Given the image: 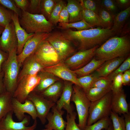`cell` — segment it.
Instances as JSON below:
<instances>
[{"instance_id": "6da1fadb", "label": "cell", "mask_w": 130, "mask_h": 130, "mask_svg": "<svg viewBox=\"0 0 130 130\" xmlns=\"http://www.w3.org/2000/svg\"><path fill=\"white\" fill-rule=\"evenodd\" d=\"M61 32L79 51L89 49L101 45L115 34L111 29L100 27L77 31L68 29L63 30Z\"/></svg>"}, {"instance_id": "7a4b0ae2", "label": "cell", "mask_w": 130, "mask_h": 130, "mask_svg": "<svg viewBox=\"0 0 130 130\" xmlns=\"http://www.w3.org/2000/svg\"><path fill=\"white\" fill-rule=\"evenodd\" d=\"M130 51L129 35L111 37L96 49L95 57L105 61L115 58L127 57Z\"/></svg>"}, {"instance_id": "3957f363", "label": "cell", "mask_w": 130, "mask_h": 130, "mask_svg": "<svg viewBox=\"0 0 130 130\" xmlns=\"http://www.w3.org/2000/svg\"><path fill=\"white\" fill-rule=\"evenodd\" d=\"M17 47L15 48L8 52L7 58L2 66L6 90L12 95L17 85L20 68L17 60Z\"/></svg>"}, {"instance_id": "277c9868", "label": "cell", "mask_w": 130, "mask_h": 130, "mask_svg": "<svg viewBox=\"0 0 130 130\" xmlns=\"http://www.w3.org/2000/svg\"><path fill=\"white\" fill-rule=\"evenodd\" d=\"M19 21L21 26L29 33H50L53 28V25L41 14L22 11Z\"/></svg>"}, {"instance_id": "5b68a950", "label": "cell", "mask_w": 130, "mask_h": 130, "mask_svg": "<svg viewBox=\"0 0 130 130\" xmlns=\"http://www.w3.org/2000/svg\"><path fill=\"white\" fill-rule=\"evenodd\" d=\"M71 101L75 103L78 118L77 125L81 130H84L87 125L89 115V110L91 102L80 87L74 84Z\"/></svg>"}, {"instance_id": "8992f818", "label": "cell", "mask_w": 130, "mask_h": 130, "mask_svg": "<svg viewBox=\"0 0 130 130\" xmlns=\"http://www.w3.org/2000/svg\"><path fill=\"white\" fill-rule=\"evenodd\" d=\"M112 94L111 91L100 99L91 102L86 125H91L103 118L110 117L112 111L111 101Z\"/></svg>"}, {"instance_id": "52a82bcc", "label": "cell", "mask_w": 130, "mask_h": 130, "mask_svg": "<svg viewBox=\"0 0 130 130\" xmlns=\"http://www.w3.org/2000/svg\"><path fill=\"white\" fill-rule=\"evenodd\" d=\"M46 40L54 49L59 57L60 62H64L76 52L73 44L65 37L61 32H51Z\"/></svg>"}, {"instance_id": "ba28073f", "label": "cell", "mask_w": 130, "mask_h": 130, "mask_svg": "<svg viewBox=\"0 0 130 130\" xmlns=\"http://www.w3.org/2000/svg\"><path fill=\"white\" fill-rule=\"evenodd\" d=\"M34 53L37 61L45 68L53 65L60 62L54 49L46 39L40 43Z\"/></svg>"}, {"instance_id": "9c48e42d", "label": "cell", "mask_w": 130, "mask_h": 130, "mask_svg": "<svg viewBox=\"0 0 130 130\" xmlns=\"http://www.w3.org/2000/svg\"><path fill=\"white\" fill-rule=\"evenodd\" d=\"M40 78L38 74L25 77L18 83L13 97L23 103L38 84Z\"/></svg>"}, {"instance_id": "30bf717a", "label": "cell", "mask_w": 130, "mask_h": 130, "mask_svg": "<svg viewBox=\"0 0 130 130\" xmlns=\"http://www.w3.org/2000/svg\"><path fill=\"white\" fill-rule=\"evenodd\" d=\"M99 46H97L87 50L79 51L68 58L64 62L72 71L80 69L86 65L94 57L95 51Z\"/></svg>"}, {"instance_id": "8fae6325", "label": "cell", "mask_w": 130, "mask_h": 130, "mask_svg": "<svg viewBox=\"0 0 130 130\" xmlns=\"http://www.w3.org/2000/svg\"><path fill=\"white\" fill-rule=\"evenodd\" d=\"M12 111L8 113L0 120V130H34L36 127V119L34 120L33 124L27 126L30 123V117L25 115L21 121L17 122L14 121Z\"/></svg>"}, {"instance_id": "7c38bea8", "label": "cell", "mask_w": 130, "mask_h": 130, "mask_svg": "<svg viewBox=\"0 0 130 130\" xmlns=\"http://www.w3.org/2000/svg\"><path fill=\"white\" fill-rule=\"evenodd\" d=\"M27 99L31 101L36 110L38 117L44 125L46 121V117L50 109L55 104L42 95L33 91L31 93Z\"/></svg>"}, {"instance_id": "4fadbf2b", "label": "cell", "mask_w": 130, "mask_h": 130, "mask_svg": "<svg viewBox=\"0 0 130 130\" xmlns=\"http://www.w3.org/2000/svg\"><path fill=\"white\" fill-rule=\"evenodd\" d=\"M50 33L43 32L35 33L26 42L21 53L17 55V60L20 68L25 59L34 52L40 43L47 39Z\"/></svg>"}, {"instance_id": "5bb4252c", "label": "cell", "mask_w": 130, "mask_h": 130, "mask_svg": "<svg viewBox=\"0 0 130 130\" xmlns=\"http://www.w3.org/2000/svg\"><path fill=\"white\" fill-rule=\"evenodd\" d=\"M42 71L50 73L64 81L70 82L81 87L76 75L64 62H60L53 65L45 67Z\"/></svg>"}, {"instance_id": "9a60e30c", "label": "cell", "mask_w": 130, "mask_h": 130, "mask_svg": "<svg viewBox=\"0 0 130 130\" xmlns=\"http://www.w3.org/2000/svg\"><path fill=\"white\" fill-rule=\"evenodd\" d=\"M12 111L20 121L24 118L25 113L29 114L33 119H36L38 116L35 108L32 102L27 99L23 103L19 101L13 97L12 99Z\"/></svg>"}, {"instance_id": "2e32d148", "label": "cell", "mask_w": 130, "mask_h": 130, "mask_svg": "<svg viewBox=\"0 0 130 130\" xmlns=\"http://www.w3.org/2000/svg\"><path fill=\"white\" fill-rule=\"evenodd\" d=\"M17 40L13 22L4 28L0 38V47L5 52L17 47Z\"/></svg>"}, {"instance_id": "e0dca14e", "label": "cell", "mask_w": 130, "mask_h": 130, "mask_svg": "<svg viewBox=\"0 0 130 130\" xmlns=\"http://www.w3.org/2000/svg\"><path fill=\"white\" fill-rule=\"evenodd\" d=\"M22 65V68L19 73L18 83L25 77L37 74L45 68L37 61L34 53L25 59Z\"/></svg>"}, {"instance_id": "ac0fdd59", "label": "cell", "mask_w": 130, "mask_h": 130, "mask_svg": "<svg viewBox=\"0 0 130 130\" xmlns=\"http://www.w3.org/2000/svg\"><path fill=\"white\" fill-rule=\"evenodd\" d=\"M63 90L59 99L56 104V108L61 110L62 108L66 110L67 114H70L74 110L73 105L71 104V98L73 91V83L64 81Z\"/></svg>"}, {"instance_id": "d6986e66", "label": "cell", "mask_w": 130, "mask_h": 130, "mask_svg": "<svg viewBox=\"0 0 130 130\" xmlns=\"http://www.w3.org/2000/svg\"><path fill=\"white\" fill-rule=\"evenodd\" d=\"M52 112H49L46 117L48 123L45 127L52 130H65L67 122L64 119L62 115L64 111L58 110L55 104L52 108Z\"/></svg>"}, {"instance_id": "ffe728a7", "label": "cell", "mask_w": 130, "mask_h": 130, "mask_svg": "<svg viewBox=\"0 0 130 130\" xmlns=\"http://www.w3.org/2000/svg\"><path fill=\"white\" fill-rule=\"evenodd\" d=\"M112 111L120 115L129 113V105L126 96L123 89L112 94L111 101Z\"/></svg>"}, {"instance_id": "44dd1931", "label": "cell", "mask_w": 130, "mask_h": 130, "mask_svg": "<svg viewBox=\"0 0 130 130\" xmlns=\"http://www.w3.org/2000/svg\"><path fill=\"white\" fill-rule=\"evenodd\" d=\"M18 16L15 13L13 14L12 16V21L14 25L17 40V55L21 53L26 43L35 34L27 33L22 27L20 24Z\"/></svg>"}, {"instance_id": "7402d4cb", "label": "cell", "mask_w": 130, "mask_h": 130, "mask_svg": "<svg viewBox=\"0 0 130 130\" xmlns=\"http://www.w3.org/2000/svg\"><path fill=\"white\" fill-rule=\"evenodd\" d=\"M127 57H118L106 61L94 74L97 77H107L116 69Z\"/></svg>"}, {"instance_id": "603a6c76", "label": "cell", "mask_w": 130, "mask_h": 130, "mask_svg": "<svg viewBox=\"0 0 130 130\" xmlns=\"http://www.w3.org/2000/svg\"><path fill=\"white\" fill-rule=\"evenodd\" d=\"M64 83L59 80L51 85L39 94L49 101L55 104L62 93Z\"/></svg>"}, {"instance_id": "cb8c5ba5", "label": "cell", "mask_w": 130, "mask_h": 130, "mask_svg": "<svg viewBox=\"0 0 130 130\" xmlns=\"http://www.w3.org/2000/svg\"><path fill=\"white\" fill-rule=\"evenodd\" d=\"M67 1L66 6L69 15V23L75 22L83 20V8L79 0Z\"/></svg>"}, {"instance_id": "d4e9b609", "label": "cell", "mask_w": 130, "mask_h": 130, "mask_svg": "<svg viewBox=\"0 0 130 130\" xmlns=\"http://www.w3.org/2000/svg\"><path fill=\"white\" fill-rule=\"evenodd\" d=\"M40 79L39 82L33 91L39 94L60 79L52 74L42 71L38 74Z\"/></svg>"}, {"instance_id": "484cf974", "label": "cell", "mask_w": 130, "mask_h": 130, "mask_svg": "<svg viewBox=\"0 0 130 130\" xmlns=\"http://www.w3.org/2000/svg\"><path fill=\"white\" fill-rule=\"evenodd\" d=\"M130 15V6L113 16V24L111 29L115 34H120Z\"/></svg>"}, {"instance_id": "4316f807", "label": "cell", "mask_w": 130, "mask_h": 130, "mask_svg": "<svg viewBox=\"0 0 130 130\" xmlns=\"http://www.w3.org/2000/svg\"><path fill=\"white\" fill-rule=\"evenodd\" d=\"M105 61L104 60L97 59L94 57L84 66L73 71L79 77L88 75L96 71Z\"/></svg>"}, {"instance_id": "83f0119b", "label": "cell", "mask_w": 130, "mask_h": 130, "mask_svg": "<svg viewBox=\"0 0 130 130\" xmlns=\"http://www.w3.org/2000/svg\"><path fill=\"white\" fill-rule=\"evenodd\" d=\"M13 95L6 91L0 94V120L12 111Z\"/></svg>"}, {"instance_id": "f1b7e54d", "label": "cell", "mask_w": 130, "mask_h": 130, "mask_svg": "<svg viewBox=\"0 0 130 130\" xmlns=\"http://www.w3.org/2000/svg\"><path fill=\"white\" fill-rule=\"evenodd\" d=\"M98 14L102 28L111 29L113 24V16L100 5L98 10Z\"/></svg>"}, {"instance_id": "f546056e", "label": "cell", "mask_w": 130, "mask_h": 130, "mask_svg": "<svg viewBox=\"0 0 130 130\" xmlns=\"http://www.w3.org/2000/svg\"><path fill=\"white\" fill-rule=\"evenodd\" d=\"M83 20L90 25L102 28L98 14L93 11L83 8Z\"/></svg>"}, {"instance_id": "4dcf8cb0", "label": "cell", "mask_w": 130, "mask_h": 130, "mask_svg": "<svg viewBox=\"0 0 130 130\" xmlns=\"http://www.w3.org/2000/svg\"><path fill=\"white\" fill-rule=\"evenodd\" d=\"M95 26L91 25L86 22L83 20L80 21L72 23H59L58 27L63 30L73 28L78 31H81L93 28Z\"/></svg>"}, {"instance_id": "1f68e13d", "label": "cell", "mask_w": 130, "mask_h": 130, "mask_svg": "<svg viewBox=\"0 0 130 130\" xmlns=\"http://www.w3.org/2000/svg\"><path fill=\"white\" fill-rule=\"evenodd\" d=\"M111 91L110 89L93 87L91 88L86 94L90 100L93 102L101 99Z\"/></svg>"}, {"instance_id": "d6a6232c", "label": "cell", "mask_w": 130, "mask_h": 130, "mask_svg": "<svg viewBox=\"0 0 130 130\" xmlns=\"http://www.w3.org/2000/svg\"><path fill=\"white\" fill-rule=\"evenodd\" d=\"M112 123L109 117L103 118L89 125H86L84 130H107Z\"/></svg>"}, {"instance_id": "836d02e7", "label": "cell", "mask_w": 130, "mask_h": 130, "mask_svg": "<svg viewBox=\"0 0 130 130\" xmlns=\"http://www.w3.org/2000/svg\"><path fill=\"white\" fill-rule=\"evenodd\" d=\"M57 0H41L40 14L48 20L56 4Z\"/></svg>"}, {"instance_id": "e575fe53", "label": "cell", "mask_w": 130, "mask_h": 130, "mask_svg": "<svg viewBox=\"0 0 130 130\" xmlns=\"http://www.w3.org/2000/svg\"><path fill=\"white\" fill-rule=\"evenodd\" d=\"M97 77L94 74L78 78L81 88L86 94L92 87L94 81Z\"/></svg>"}, {"instance_id": "d590c367", "label": "cell", "mask_w": 130, "mask_h": 130, "mask_svg": "<svg viewBox=\"0 0 130 130\" xmlns=\"http://www.w3.org/2000/svg\"><path fill=\"white\" fill-rule=\"evenodd\" d=\"M65 5L63 0H57L48 20L53 25H56L59 22V16L61 11Z\"/></svg>"}, {"instance_id": "8d00e7d4", "label": "cell", "mask_w": 130, "mask_h": 130, "mask_svg": "<svg viewBox=\"0 0 130 130\" xmlns=\"http://www.w3.org/2000/svg\"><path fill=\"white\" fill-rule=\"evenodd\" d=\"M112 123L113 130H126L123 116L120 117L111 111L110 116Z\"/></svg>"}, {"instance_id": "74e56055", "label": "cell", "mask_w": 130, "mask_h": 130, "mask_svg": "<svg viewBox=\"0 0 130 130\" xmlns=\"http://www.w3.org/2000/svg\"><path fill=\"white\" fill-rule=\"evenodd\" d=\"M130 56L129 55L116 69L106 77L112 81L116 76L120 73H123L125 71L130 69Z\"/></svg>"}, {"instance_id": "f35d334b", "label": "cell", "mask_w": 130, "mask_h": 130, "mask_svg": "<svg viewBox=\"0 0 130 130\" xmlns=\"http://www.w3.org/2000/svg\"><path fill=\"white\" fill-rule=\"evenodd\" d=\"M13 14L0 4V26L5 28L12 22Z\"/></svg>"}, {"instance_id": "ab89813d", "label": "cell", "mask_w": 130, "mask_h": 130, "mask_svg": "<svg viewBox=\"0 0 130 130\" xmlns=\"http://www.w3.org/2000/svg\"><path fill=\"white\" fill-rule=\"evenodd\" d=\"M100 5L109 12L113 16L119 12V8L115 0H100Z\"/></svg>"}, {"instance_id": "60d3db41", "label": "cell", "mask_w": 130, "mask_h": 130, "mask_svg": "<svg viewBox=\"0 0 130 130\" xmlns=\"http://www.w3.org/2000/svg\"><path fill=\"white\" fill-rule=\"evenodd\" d=\"M83 8L91 10L98 14L100 6V0H79Z\"/></svg>"}, {"instance_id": "b9f144b4", "label": "cell", "mask_w": 130, "mask_h": 130, "mask_svg": "<svg viewBox=\"0 0 130 130\" xmlns=\"http://www.w3.org/2000/svg\"><path fill=\"white\" fill-rule=\"evenodd\" d=\"M112 82V81L106 77H97L94 80L91 88L96 87L111 89Z\"/></svg>"}, {"instance_id": "7bdbcfd3", "label": "cell", "mask_w": 130, "mask_h": 130, "mask_svg": "<svg viewBox=\"0 0 130 130\" xmlns=\"http://www.w3.org/2000/svg\"><path fill=\"white\" fill-rule=\"evenodd\" d=\"M76 116L77 113L74 111L70 114H67V124L65 130H81L76 122Z\"/></svg>"}, {"instance_id": "ee69618b", "label": "cell", "mask_w": 130, "mask_h": 130, "mask_svg": "<svg viewBox=\"0 0 130 130\" xmlns=\"http://www.w3.org/2000/svg\"><path fill=\"white\" fill-rule=\"evenodd\" d=\"M122 74L120 73L117 75L112 80L111 90L113 94L118 92L122 89Z\"/></svg>"}, {"instance_id": "f6af8a7d", "label": "cell", "mask_w": 130, "mask_h": 130, "mask_svg": "<svg viewBox=\"0 0 130 130\" xmlns=\"http://www.w3.org/2000/svg\"><path fill=\"white\" fill-rule=\"evenodd\" d=\"M0 4L13 11L18 16H21L22 12L17 6L13 0H0Z\"/></svg>"}, {"instance_id": "bcb514c9", "label": "cell", "mask_w": 130, "mask_h": 130, "mask_svg": "<svg viewBox=\"0 0 130 130\" xmlns=\"http://www.w3.org/2000/svg\"><path fill=\"white\" fill-rule=\"evenodd\" d=\"M27 12L33 14H40L41 0H30Z\"/></svg>"}, {"instance_id": "7dc6e473", "label": "cell", "mask_w": 130, "mask_h": 130, "mask_svg": "<svg viewBox=\"0 0 130 130\" xmlns=\"http://www.w3.org/2000/svg\"><path fill=\"white\" fill-rule=\"evenodd\" d=\"M69 15L65 5L60 13L59 19V23H69Z\"/></svg>"}, {"instance_id": "c3c4849f", "label": "cell", "mask_w": 130, "mask_h": 130, "mask_svg": "<svg viewBox=\"0 0 130 130\" xmlns=\"http://www.w3.org/2000/svg\"><path fill=\"white\" fill-rule=\"evenodd\" d=\"M17 6L23 12H27L29 4L30 1L27 0H14Z\"/></svg>"}, {"instance_id": "681fc988", "label": "cell", "mask_w": 130, "mask_h": 130, "mask_svg": "<svg viewBox=\"0 0 130 130\" xmlns=\"http://www.w3.org/2000/svg\"><path fill=\"white\" fill-rule=\"evenodd\" d=\"M115 1L119 8L122 11L130 6V0H116Z\"/></svg>"}, {"instance_id": "f907efd6", "label": "cell", "mask_w": 130, "mask_h": 130, "mask_svg": "<svg viewBox=\"0 0 130 130\" xmlns=\"http://www.w3.org/2000/svg\"><path fill=\"white\" fill-rule=\"evenodd\" d=\"M123 85H129L130 83V70H127L123 73L122 75Z\"/></svg>"}, {"instance_id": "816d5d0a", "label": "cell", "mask_w": 130, "mask_h": 130, "mask_svg": "<svg viewBox=\"0 0 130 130\" xmlns=\"http://www.w3.org/2000/svg\"><path fill=\"white\" fill-rule=\"evenodd\" d=\"M8 55L0 47V72H2V65L7 59Z\"/></svg>"}, {"instance_id": "f5cc1de1", "label": "cell", "mask_w": 130, "mask_h": 130, "mask_svg": "<svg viewBox=\"0 0 130 130\" xmlns=\"http://www.w3.org/2000/svg\"><path fill=\"white\" fill-rule=\"evenodd\" d=\"M130 32V22L129 21L125 24L122 29L120 34V36L129 35Z\"/></svg>"}, {"instance_id": "db71d44e", "label": "cell", "mask_w": 130, "mask_h": 130, "mask_svg": "<svg viewBox=\"0 0 130 130\" xmlns=\"http://www.w3.org/2000/svg\"><path fill=\"white\" fill-rule=\"evenodd\" d=\"M126 130H130V113L123 115Z\"/></svg>"}, {"instance_id": "11a10c76", "label": "cell", "mask_w": 130, "mask_h": 130, "mask_svg": "<svg viewBox=\"0 0 130 130\" xmlns=\"http://www.w3.org/2000/svg\"><path fill=\"white\" fill-rule=\"evenodd\" d=\"M4 74L3 71L0 72V94L6 91L3 81Z\"/></svg>"}, {"instance_id": "9f6ffc18", "label": "cell", "mask_w": 130, "mask_h": 130, "mask_svg": "<svg viewBox=\"0 0 130 130\" xmlns=\"http://www.w3.org/2000/svg\"><path fill=\"white\" fill-rule=\"evenodd\" d=\"M107 130H113V128L112 123L110 125L109 128Z\"/></svg>"}, {"instance_id": "6f0895ef", "label": "cell", "mask_w": 130, "mask_h": 130, "mask_svg": "<svg viewBox=\"0 0 130 130\" xmlns=\"http://www.w3.org/2000/svg\"><path fill=\"white\" fill-rule=\"evenodd\" d=\"M4 29V27L0 26V35L2 34Z\"/></svg>"}, {"instance_id": "680465c9", "label": "cell", "mask_w": 130, "mask_h": 130, "mask_svg": "<svg viewBox=\"0 0 130 130\" xmlns=\"http://www.w3.org/2000/svg\"><path fill=\"white\" fill-rule=\"evenodd\" d=\"M41 130H52V129L50 128H46Z\"/></svg>"}]
</instances>
